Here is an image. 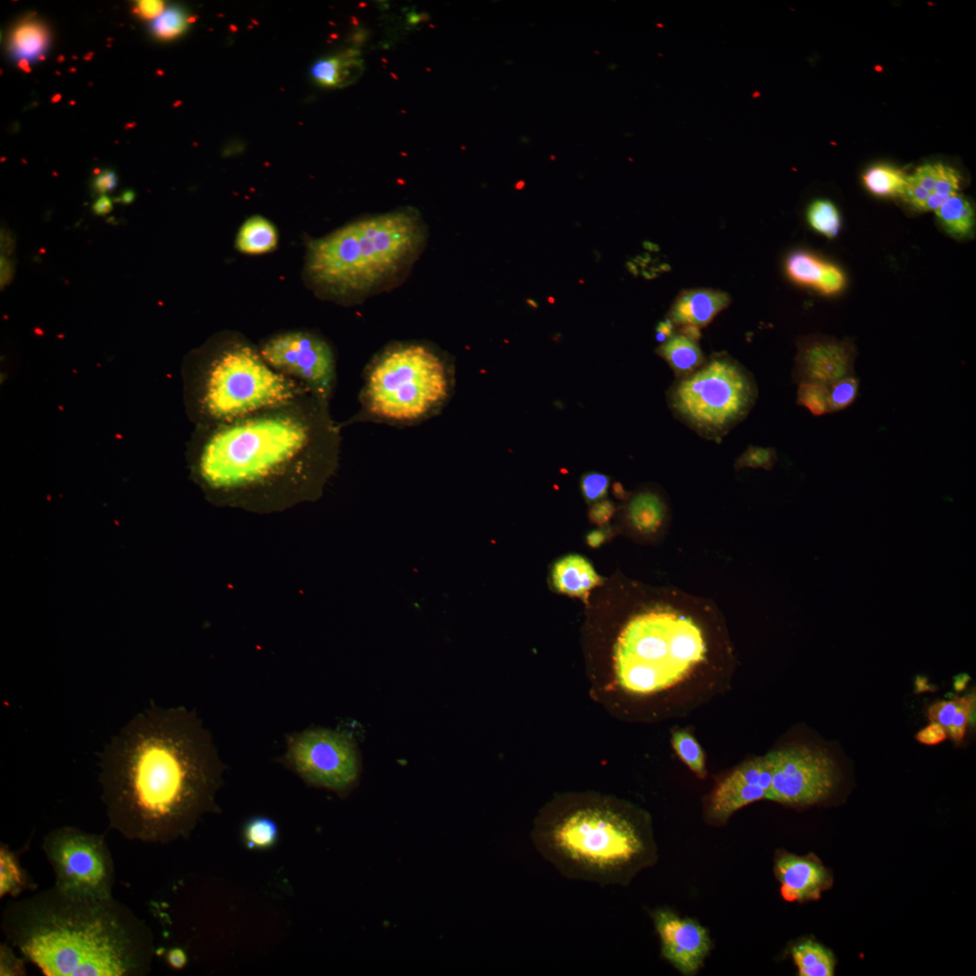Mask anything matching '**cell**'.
Segmentation results:
<instances>
[{
  "label": "cell",
  "mask_w": 976,
  "mask_h": 976,
  "mask_svg": "<svg viewBox=\"0 0 976 976\" xmlns=\"http://www.w3.org/2000/svg\"><path fill=\"white\" fill-rule=\"evenodd\" d=\"M32 883L22 868L18 857L5 845L0 848V896H18Z\"/></svg>",
  "instance_id": "cell-28"
},
{
  "label": "cell",
  "mask_w": 976,
  "mask_h": 976,
  "mask_svg": "<svg viewBox=\"0 0 976 976\" xmlns=\"http://www.w3.org/2000/svg\"><path fill=\"white\" fill-rule=\"evenodd\" d=\"M118 184L116 173L111 169L99 171L93 180V189L102 195L112 192Z\"/></svg>",
  "instance_id": "cell-43"
},
{
  "label": "cell",
  "mask_w": 976,
  "mask_h": 976,
  "mask_svg": "<svg viewBox=\"0 0 976 976\" xmlns=\"http://www.w3.org/2000/svg\"><path fill=\"white\" fill-rule=\"evenodd\" d=\"M947 739L946 730L939 724L931 722L916 736V740L927 746H938Z\"/></svg>",
  "instance_id": "cell-42"
},
{
  "label": "cell",
  "mask_w": 976,
  "mask_h": 976,
  "mask_svg": "<svg viewBox=\"0 0 976 976\" xmlns=\"http://www.w3.org/2000/svg\"><path fill=\"white\" fill-rule=\"evenodd\" d=\"M954 680V688L956 691H960L966 687V684L970 681V677L966 673H962L957 675Z\"/></svg>",
  "instance_id": "cell-51"
},
{
  "label": "cell",
  "mask_w": 976,
  "mask_h": 976,
  "mask_svg": "<svg viewBox=\"0 0 976 976\" xmlns=\"http://www.w3.org/2000/svg\"><path fill=\"white\" fill-rule=\"evenodd\" d=\"M938 221L951 236L962 239L969 236L974 228L975 214L972 204L961 194L948 198L936 211Z\"/></svg>",
  "instance_id": "cell-23"
},
{
  "label": "cell",
  "mask_w": 976,
  "mask_h": 976,
  "mask_svg": "<svg viewBox=\"0 0 976 976\" xmlns=\"http://www.w3.org/2000/svg\"><path fill=\"white\" fill-rule=\"evenodd\" d=\"M137 13L146 20H156L164 13V4L155 0H142L138 3Z\"/></svg>",
  "instance_id": "cell-45"
},
{
  "label": "cell",
  "mask_w": 976,
  "mask_h": 976,
  "mask_svg": "<svg viewBox=\"0 0 976 976\" xmlns=\"http://www.w3.org/2000/svg\"><path fill=\"white\" fill-rule=\"evenodd\" d=\"M706 646L698 626L674 611L656 610L628 622L615 648L619 683L637 694L676 685L704 660Z\"/></svg>",
  "instance_id": "cell-7"
},
{
  "label": "cell",
  "mask_w": 976,
  "mask_h": 976,
  "mask_svg": "<svg viewBox=\"0 0 976 976\" xmlns=\"http://www.w3.org/2000/svg\"><path fill=\"white\" fill-rule=\"evenodd\" d=\"M19 67L21 68V69H23V71H25L27 73L32 72L31 68H30V63L28 61H26V60L20 61L19 62Z\"/></svg>",
  "instance_id": "cell-53"
},
{
  "label": "cell",
  "mask_w": 976,
  "mask_h": 976,
  "mask_svg": "<svg viewBox=\"0 0 976 976\" xmlns=\"http://www.w3.org/2000/svg\"><path fill=\"white\" fill-rule=\"evenodd\" d=\"M189 389L192 410L219 420L285 404L297 393L290 380L243 348L220 357L201 379L189 378Z\"/></svg>",
  "instance_id": "cell-8"
},
{
  "label": "cell",
  "mask_w": 976,
  "mask_h": 976,
  "mask_svg": "<svg viewBox=\"0 0 976 976\" xmlns=\"http://www.w3.org/2000/svg\"><path fill=\"white\" fill-rule=\"evenodd\" d=\"M525 185H526V183L524 181H520V182L518 183L517 188L521 190V189L524 188Z\"/></svg>",
  "instance_id": "cell-56"
},
{
  "label": "cell",
  "mask_w": 976,
  "mask_h": 976,
  "mask_svg": "<svg viewBox=\"0 0 976 976\" xmlns=\"http://www.w3.org/2000/svg\"><path fill=\"white\" fill-rule=\"evenodd\" d=\"M553 581L560 592L584 601L601 583L592 565L580 556H569L558 561L553 570Z\"/></svg>",
  "instance_id": "cell-20"
},
{
  "label": "cell",
  "mask_w": 976,
  "mask_h": 976,
  "mask_svg": "<svg viewBox=\"0 0 976 976\" xmlns=\"http://www.w3.org/2000/svg\"><path fill=\"white\" fill-rule=\"evenodd\" d=\"M673 333L674 324L667 319L658 324L656 328V340L660 343H664L674 335Z\"/></svg>",
  "instance_id": "cell-46"
},
{
  "label": "cell",
  "mask_w": 976,
  "mask_h": 976,
  "mask_svg": "<svg viewBox=\"0 0 976 976\" xmlns=\"http://www.w3.org/2000/svg\"><path fill=\"white\" fill-rule=\"evenodd\" d=\"M908 176L890 166L879 165L870 168L863 176L866 187L879 196L902 195Z\"/></svg>",
  "instance_id": "cell-29"
},
{
  "label": "cell",
  "mask_w": 976,
  "mask_h": 976,
  "mask_svg": "<svg viewBox=\"0 0 976 976\" xmlns=\"http://www.w3.org/2000/svg\"><path fill=\"white\" fill-rule=\"evenodd\" d=\"M773 778V765L768 756L745 764L714 791L710 803L712 817L726 820L752 803L768 800Z\"/></svg>",
  "instance_id": "cell-16"
},
{
  "label": "cell",
  "mask_w": 976,
  "mask_h": 976,
  "mask_svg": "<svg viewBox=\"0 0 976 976\" xmlns=\"http://www.w3.org/2000/svg\"><path fill=\"white\" fill-rule=\"evenodd\" d=\"M364 70L360 51L351 49L318 61L312 76L322 86L344 88L357 81Z\"/></svg>",
  "instance_id": "cell-21"
},
{
  "label": "cell",
  "mask_w": 976,
  "mask_h": 976,
  "mask_svg": "<svg viewBox=\"0 0 976 976\" xmlns=\"http://www.w3.org/2000/svg\"><path fill=\"white\" fill-rule=\"evenodd\" d=\"M424 239L423 223L411 211L360 220L311 242L309 275L337 295L368 294L411 266Z\"/></svg>",
  "instance_id": "cell-5"
},
{
  "label": "cell",
  "mask_w": 976,
  "mask_h": 976,
  "mask_svg": "<svg viewBox=\"0 0 976 976\" xmlns=\"http://www.w3.org/2000/svg\"><path fill=\"white\" fill-rule=\"evenodd\" d=\"M658 354L677 373H693L703 362L702 353L693 341L681 334L673 335L658 349Z\"/></svg>",
  "instance_id": "cell-24"
},
{
  "label": "cell",
  "mask_w": 976,
  "mask_h": 976,
  "mask_svg": "<svg viewBox=\"0 0 976 976\" xmlns=\"http://www.w3.org/2000/svg\"><path fill=\"white\" fill-rule=\"evenodd\" d=\"M551 158H552L553 160H556V158H555L554 156H552V157H551Z\"/></svg>",
  "instance_id": "cell-58"
},
{
  "label": "cell",
  "mask_w": 976,
  "mask_h": 976,
  "mask_svg": "<svg viewBox=\"0 0 976 976\" xmlns=\"http://www.w3.org/2000/svg\"><path fill=\"white\" fill-rule=\"evenodd\" d=\"M680 334L693 341H697L700 338V329L692 326H682Z\"/></svg>",
  "instance_id": "cell-50"
},
{
  "label": "cell",
  "mask_w": 976,
  "mask_h": 976,
  "mask_svg": "<svg viewBox=\"0 0 976 976\" xmlns=\"http://www.w3.org/2000/svg\"><path fill=\"white\" fill-rule=\"evenodd\" d=\"M664 507L661 500L652 493H641L636 496L629 505V517L633 525L640 531L651 533L661 525Z\"/></svg>",
  "instance_id": "cell-27"
},
{
  "label": "cell",
  "mask_w": 976,
  "mask_h": 976,
  "mask_svg": "<svg viewBox=\"0 0 976 976\" xmlns=\"http://www.w3.org/2000/svg\"><path fill=\"white\" fill-rule=\"evenodd\" d=\"M285 763L308 785L347 796L358 784L361 757L344 732L308 728L288 737Z\"/></svg>",
  "instance_id": "cell-11"
},
{
  "label": "cell",
  "mask_w": 976,
  "mask_h": 976,
  "mask_svg": "<svg viewBox=\"0 0 976 976\" xmlns=\"http://www.w3.org/2000/svg\"><path fill=\"white\" fill-rule=\"evenodd\" d=\"M8 942L48 976H143L155 953L148 925L113 897L56 886L11 901Z\"/></svg>",
  "instance_id": "cell-2"
},
{
  "label": "cell",
  "mask_w": 976,
  "mask_h": 976,
  "mask_svg": "<svg viewBox=\"0 0 976 976\" xmlns=\"http://www.w3.org/2000/svg\"><path fill=\"white\" fill-rule=\"evenodd\" d=\"M136 197L135 192L132 190H126L122 193L121 197L117 201L122 202L124 204H131L134 202Z\"/></svg>",
  "instance_id": "cell-52"
},
{
  "label": "cell",
  "mask_w": 976,
  "mask_h": 976,
  "mask_svg": "<svg viewBox=\"0 0 976 976\" xmlns=\"http://www.w3.org/2000/svg\"><path fill=\"white\" fill-rule=\"evenodd\" d=\"M113 209V201L107 195H101L93 204L92 211L96 215H105Z\"/></svg>",
  "instance_id": "cell-48"
},
{
  "label": "cell",
  "mask_w": 976,
  "mask_h": 976,
  "mask_svg": "<svg viewBox=\"0 0 976 976\" xmlns=\"http://www.w3.org/2000/svg\"><path fill=\"white\" fill-rule=\"evenodd\" d=\"M860 380L855 375L839 380L828 386L830 412H838L850 407L858 398Z\"/></svg>",
  "instance_id": "cell-35"
},
{
  "label": "cell",
  "mask_w": 976,
  "mask_h": 976,
  "mask_svg": "<svg viewBox=\"0 0 976 976\" xmlns=\"http://www.w3.org/2000/svg\"><path fill=\"white\" fill-rule=\"evenodd\" d=\"M167 959L168 963L176 969H182L183 967H185L187 962L185 953L180 948H174L169 950Z\"/></svg>",
  "instance_id": "cell-47"
},
{
  "label": "cell",
  "mask_w": 976,
  "mask_h": 976,
  "mask_svg": "<svg viewBox=\"0 0 976 976\" xmlns=\"http://www.w3.org/2000/svg\"><path fill=\"white\" fill-rule=\"evenodd\" d=\"M609 485V476L600 473H588L581 481L583 494L589 503L604 499L608 493Z\"/></svg>",
  "instance_id": "cell-36"
},
{
  "label": "cell",
  "mask_w": 976,
  "mask_h": 976,
  "mask_svg": "<svg viewBox=\"0 0 976 976\" xmlns=\"http://www.w3.org/2000/svg\"><path fill=\"white\" fill-rule=\"evenodd\" d=\"M420 16H418L416 14H412V15L411 14L410 17H409V22L411 24H416V23H420Z\"/></svg>",
  "instance_id": "cell-54"
},
{
  "label": "cell",
  "mask_w": 976,
  "mask_h": 976,
  "mask_svg": "<svg viewBox=\"0 0 976 976\" xmlns=\"http://www.w3.org/2000/svg\"><path fill=\"white\" fill-rule=\"evenodd\" d=\"M60 99H61V96L58 95V96L54 97L53 101L54 102H59Z\"/></svg>",
  "instance_id": "cell-57"
},
{
  "label": "cell",
  "mask_w": 976,
  "mask_h": 976,
  "mask_svg": "<svg viewBox=\"0 0 976 976\" xmlns=\"http://www.w3.org/2000/svg\"><path fill=\"white\" fill-rule=\"evenodd\" d=\"M800 976H833L836 959L833 953L812 940L805 941L792 949Z\"/></svg>",
  "instance_id": "cell-25"
},
{
  "label": "cell",
  "mask_w": 976,
  "mask_h": 976,
  "mask_svg": "<svg viewBox=\"0 0 976 976\" xmlns=\"http://www.w3.org/2000/svg\"><path fill=\"white\" fill-rule=\"evenodd\" d=\"M662 944V954L684 974L698 971L710 948L707 931L698 923L682 919L667 909L652 914Z\"/></svg>",
  "instance_id": "cell-15"
},
{
  "label": "cell",
  "mask_w": 976,
  "mask_h": 976,
  "mask_svg": "<svg viewBox=\"0 0 976 976\" xmlns=\"http://www.w3.org/2000/svg\"><path fill=\"white\" fill-rule=\"evenodd\" d=\"M456 384L453 365L421 343H399L368 365L361 393L362 412L374 422L413 426L439 414Z\"/></svg>",
  "instance_id": "cell-6"
},
{
  "label": "cell",
  "mask_w": 976,
  "mask_h": 976,
  "mask_svg": "<svg viewBox=\"0 0 976 976\" xmlns=\"http://www.w3.org/2000/svg\"><path fill=\"white\" fill-rule=\"evenodd\" d=\"M191 20L177 8H170L154 21L152 32L159 40L170 41L182 35L189 26Z\"/></svg>",
  "instance_id": "cell-33"
},
{
  "label": "cell",
  "mask_w": 976,
  "mask_h": 976,
  "mask_svg": "<svg viewBox=\"0 0 976 976\" xmlns=\"http://www.w3.org/2000/svg\"><path fill=\"white\" fill-rule=\"evenodd\" d=\"M808 220L814 230L828 238L836 237L841 228L840 213L828 200L813 202L808 210Z\"/></svg>",
  "instance_id": "cell-31"
},
{
  "label": "cell",
  "mask_w": 976,
  "mask_h": 976,
  "mask_svg": "<svg viewBox=\"0 0 976 976\" xmlns=\"http://www.w3.org/2000/svg\"><path fill=\"white\" fill-rule=\"evenodd\" d=\"M776 874L782 882V895L787 901L820 899L831 885V876L814 857L784 854L777 859Z\"/></svg>",
  "instance_id": "cell-17"
},
{
  "label": "cell",
  "mask_w": 976,
  "mask_h": 976,
  "mask_svg": "<svg viewBox=\"0 0 976 976\" xmlns=\"http://www.w3.org/2000/svg\"><path fill=\"white\" fill-rule=\"evenodd\" d=\"M99 782L112 829L126 839L168 844L216 811L225 767L195 711L152 705L106 746Z\"/></svg>",
  "instance_id": "cell-1"
},
{
  "label": "cell",
  "mask_w": 976,
  "mask_h": 976,
  "mask_svg": "<svg viewBox=\"0 0 976 976\" xmlns=\"http://www.w3.org/2000/svg\"><path fill=\"white\" fill-rule=\"evenodd\" d=\"M528 303H529V305L532 306L533 308H536V309H538V303H536L535 301H532V300H529V301H528Z\"/></svg>",
  "instance_id": "cell-55"
},
{
  "label": "cell",
  "mask_w": 976,
  "mask_h": 976,
  "mask_svg": "<svg viewBox=\"0 0 976 976\" xmlns=\"http://www.w3.org/2000/svg\"><path fill=\"white\" fill-rule=\"evenodd\" d=\"M769 800L786 805H813L830 797L838 783V768L824 750L794 746L773 752Z\"/></svg>",
  "instance_id": "cell-12"
},
{
  "label": "cell",
  "mask_w": 976,
  "mask_h": 976,
  "mask_svg": "<svg viewBox=\"0 0 976 976\" xmlns=\"http://www.w3.org/2000/svg\"><path fill=\"white\" fill-rule=\"evenodd\" d=\"M0 974L3 976L26 974L23 961L17 957L12 945L7 944L0 947Z\"/></svg>",
  "instance_id": "cell-41"
},
{
  "label": "cell",
  "mask_w": 976,
  "mask_h": 976,
  "mask_svg": "<svg viewBox=\"0 0 976 976\" xmlns=\"http://www.w3.org/2000/svg\"><path fill=\"white\" fill-rule=\"evenodd\" d=\"M673 747L681 760L699 777L706 776L703 752L694 737L684 730L675 732Z\"/></svg>",
  "instance_id": "cell-32"
},
{
  "label": "cell",
  "mask_w": 976,
  "mask_h": 976,
  "mask_svg": "<svg viewBox=\"0 0 976 976\" xmlns=\"http://www.w3.org/2000/svg\"><path fill=\"white\" fill-rule=\"evenodd\" d=\"M730 303L728 295L711 289H693L681 293L674 301L669 320L677 326L701 329Z\"/></svg>",
  "instance_id": "cell-19"
},
{
  "label": "cell",
  "mask_w": 976,
  "mask_h": 976,
  "mask_svg": "<svg viewBox=\"0 0 976 976\" xmlns=\"http://www.w3.org/2000/svg\"><path fill=\"white\" fill-rule=\"evenodd\" d=\"M670 399L674 411L688 424L702 433L718 435L747 414L755 389L737 364L715 359L679 382Z\"/></svg>",
  "instance_id": "cell-9"
},
{
  "label": "cell",
  "mask_w": 976,
  "mask_h": 976,
  "mask_svg": "<svg viewBox=\"0 0 976 976\" xmlns=\"http://www.w3.org/2000/svg\"><path fill=\"white\" fill-rule=\"evenodd\" d=\"M279 828L271 818L259 817L249 820L243 829V838L249 849L266 850L277 842Z\"/></svg>",
  "instance_id": "cell-30"
},
{
  "label": "cell",
  "mask_w": 976,
  "mask_h": 976,
  "mask_svg": "<svg viewBox=\"0 0 976 976\" xmlns=\"http://www.w3.org/2000/svg\"><path fill=\"white\" fill-rule=\"evenodd\" d=\"M323 404L310 417H264L215 431L194 447L199 475L213 488H230L259 481L302 455L333 456L338 434Z\"/></svg>",
  "instance_id": "cell-4"
},
{
  "label": "cell",
  "mask_w": 976,
  "mask_h": 976,
  "mask_svg": "<svg viewBox=\"0 0 976 976\" xmlns=\"http://www.w3.org/2000/svg\"><path fill=\"white\" fill-rule=\"evenodd\" d=\"M857 348L853 339L813 336L801 340L796 360L795 379L829 386L855 375Z\"/></svg>",
  "instance_id": "cell-14"
},
{
  "label": "cell",
  "mask_w": 976,
  "mask_h": 976,
  "mask_svg": "<svg viewBox=\"0 0 976 976\" xmlns=\"http://www.w3.org/2000/svg\"><path fill=\"white\" fill-rule=\"evenodd\" d=\"M776 451L772 447H752L740 457V466L771 468L776 462Z\"/></svg>",
  "instance_id": "cell-38"
},
{
  "label": "cell",
  "mask_w": 976,
  "mask_h": 976,
  "mask_svg": "<svg viewBox=\"0 0 976 976\" xmlns=\"http://www.w3.org/2000/svg\"><path fill=\"white\" fill-rule=\"evenodd\" d=\"M12 51L20 61L41 59L46 51L50 34L47 28L38 22L21 24L12 36Z\"/></svg>",
  "instance_id": "cell-26"
},
{
  "label": "cell",
  "mask_w": 976,
  "mask_h": 976,
  "mask_svg": "<svg viewBox=\"0 0 976 976\" xmlns=\"http://www.w3.org/2000/svg\"><path fill=\"white\" fill-rule=\"evenodd\" d=\"M958 701L959 698L955 697L952 700H942L934 703L928 709L929 720L941 725L947 732L955 714Z\"/></svg>",
  "instance_id": "cell-39"
},
{
  "label": "cell",
  "mask_w": 976,
  "mask_h": 976,
  "mask_svg": "<svg viewBox=\"0 0 976 976\" xmlns=\"http://www.w3.org/2000/svg\"><path fill=\"white\" fill-rule=\"evenodd\" d=\"M262 356L270 366L305 382L315 396L327 401L336 383V363L330 347L307 333H289L268 341Z\"/></svg>",
  "instance_id": "cell-13"
},
{
  "label": "cell",
  "mask_w": 976,
  "mask_h": 976,
  "mask_svg": "<svg viewBox=\"0 0 976 976\" xmlns=\"http://www.w3.org/2000/svg\"><path fill=\"white\" fill-rule=\"evenodd\" d=\"M798 403L815 416L831 413L828 386L817 383H801L798 391Z\"/></svg>",
  "instance_id": "cell-34"
},
{
  "label": "cell",
  "mask_w": 976,
  "mask_h": 976,
  "mask_svg": "<svg viewBox=\"0 0 976 976\" xmlns=\"http://www.w3.org/2000/svg\"><path fill=\"white\" fill-rule=\"evenodd\" d=\"M607 538V533L603 530H596L587 537V542L592 547H599Z\"/></svg>",
  "instance_id": "cell-49"
},
{
  "label": "cell",
  "mask_w": 976,
  "mask_h": 976,
  "mask_svg": "<svg viewBox=\"0 0 976 976\" xmlns=\"http://www.w3.org/2000/svg\"><path fill=\"white\" fill-rule=\"evenodd\" d=\"M786 272L797 285L825 295H835L845 286V277L836 266L807 251L792 253L786 262Z\"/></svg>",
  "instance_id": "cell-18"
},
{
  "label": "cell",
  "mask_w": 976,
  "mask_h": 976,
  "mask_svg": "<svg viewBox=\"0 0 976 976\" xmlns=\"http://www.w3.org/2000/svg\"><path fill=\"white\" fill-rule=\"evenodd\" d=\"M908 178L930 196L935 192L938 178V165H924L918 167L912 176H908Z\"/></svg>",
  "instance_id": "cell-40"
},
{
  "label": "cell",
  "mask_w": 976,
  "mask_h": 976,
  "mask_svg": "<svg viewBox=\"0 0 976 976\" xmlns=\"http://www.w3.org/2000/svg\"><path fill=\"white\" fill-rule=\"evenodd\" d=\"M532 842L540 855L570 880L601 886L625 881L649 860L645 827L608 801L571 803L536 823Z\"/></svg>",
  "instance_id": "cell-3"
},
{
  "label": "cell",
  "mask_w": 976,
  "mask_h": 976,
  "mask_svg": "<svg viewBox=\"0 0 976 976\" xmlns=\"http://www.w3.org/2000/svg\"><path fill=\"white\" fill-rule=\"evenodd\" d=\"M278 244V231L273 222L257 215L249 218L239 228L236 237V249L247 255H264L275 250Z\"/></svg>",
  "instance_id": "cell-22"
},
{
  "label": "cell",
  "mask_w": 976,
  "mask_h": 976,
  "mask_svg": "<svg viewBox=\"0 0 976 976\" xmlns=\"http://www.w3.org/2000/svg\"><path fill=\"white\" fill-rule=\"evenodd\" d=\"M615 512V507L610 502H601L595 504L590 511L591 520L599 526L607 524Z\"/></svg>",
  "instance_id": "cell-44"
},
{
  "label": "cell",
  "mask_w": 976,
  "mask_h": 976,
  "mask_svg": "<svg viewBox=\"0 0 976 976\" xmlns=\"http://www.w3.org/2000/svg\"><path fill=\"white\" fill-rule=\"evenodd\" d=\"M972 701L968 697L959 698L958 706L953 718L947 735L956 743L965 737L966 727L971 711Z\"/></svg>",
  "instance_id": "cell-37"
},
{
  "label": "cell",
  "mask_w": 976,
  "mask_h": 976,
  "mask_svg": "<svg viewBox=\"0 0 976 976\" xmlns=\"http://www.w3.org/2000/svg\"><path fill=\"white\" fill-rule=\"evenodd\" d=\"M43 850L59 889L99 898L113 897L114 863L104 836L63 827L50 832Z\"/></svg>",
  "instance_id": "cell-10"
}]
</instances>
